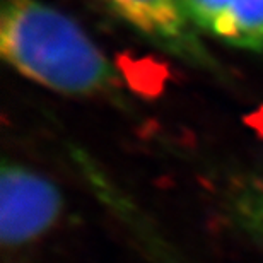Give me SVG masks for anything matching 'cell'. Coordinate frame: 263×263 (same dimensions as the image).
Listing matches in <instances>:
<instances>
[{"label": "cell", "mask_w": 263, "mask_h": 263, "mask_svg": "<svg viewBox=\"0 0 263 263\" xmlns=\"http://www.w3.org/2000/svg\"><path fill=\"white\" fill-rule=\"evenodd\" d=\"M0 53L21 76L65 96H101L118 86L117 68L91 36L43 0H4Z\"/></svg>", "instance_id": "obj_1"}, {"label": "cell", "mask_w": 263, "mask_h": 263, "mask_svg": "<svg viewBox=\"0 0 263 263\" xmlns=\"http://www.w3.org/2000/svg\"><path fill=\"white\" fill-rule=\"evenodd\" d=\"M64 198L40 171L4 162L0 171V239L4 248L21 250L46 236L59 222Z\"/></svg>", "instance_id": "obj_2"}, {"label": "cell", "mask_w": 263, "mask_h": 263, "mask_svg": "<svg viewBox=\"0 0 263 263\" xmlns=\"http://www.w3.org/2000/svg\"><path fill=\"white\" fill-rule=\"evenodd\" d=\"M109 12L152 46L185 64L217 72L203 36L188 21L180 0H101Z\"/></svg>", "instance_id": "obj_3"}, {"label": "cell", "mask_w": 263, "mask_h": 263, "mask_svg": "<svg viewBox=\"0 0 263 263\" xmlns=\"http://www.w3.org/2000/svg\"><path fill=\"white\" fill-rule=\"evenodd\" d=\"M205 38L231 48L263 51V0H180Z\"/></svg>", "instance_id": "obj_4"}, {"label": "cell", "mask_w": 263, "mask_h": 263, "mask_svg": "<svg viewBox=\"0 0 263 263\" xmlns=\"http://www.w3.org/2000/svg\"><path fill=\"white\" fill-rule=\"evenodd\" d=\"M226 209L234 228L263 246V173L239 183L229 195Z\"/></svg>", "instance_id": "obj_5"}]
</instances>
